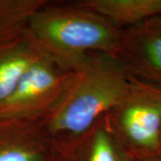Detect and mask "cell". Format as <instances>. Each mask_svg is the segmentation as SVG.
<instances>
[{
  "instance_id": "cell-8",
  "label": "cell",
  "mask_w": 161,
  "mask_h": 161,
  "mask_svg": "<svg viewBox=\"0 0 161 161\" xmlns=\"http://www.w3.org/2000/svg\"><path fill=\"white\" fill-rule=\"evenodd\" d=\"M89 161H122L115 136L104 127L96 130L91 139Z\"/></svg>"
},
{
  "instance_id": "cell-2",
  "label": "cell",
  "mask_w": 161,
  "mask_h": 161,
  "mask_svg": "<svg viewBox=\"0 0 161 161\" xmlns=\"http://www.w3.org/2000/svg\"><path fill=\"white\" fill-rule=\"evenodd\" d=\"M28 30L37 51L69 70L92 53L115 56L123 33L107 19L79 5L43 6L31 19Z\"/></svg>"
},
{
  "instance_id": "cell-4",
  "label": "cell",
  "mask_w": 161,
  "mask_h": 161,
  "mask_svg": "<svg viewBox=\"0 0 161 161\" xmlns=\"http://www.w3.org/2000/svg\"><path fill=\"white\" fill-rule=\"evenodd\" d=\"M115 57L132 77L161 86V16L123 32Z\"/></svg>"
},
{
  "instance_id": "cell-9",
  "label": "cell",
  "mask_w": 161,
  "mask_h": 161,
  "mask_svg": "<svg viewBox=\"0 0 161 161\" xmlns=\"http://www.w3.org/2000/svg\"><path fill=\"white\" fill-rule=\"evenodd\" d=\"M0 161H42L36 150L23 147H10L0 150Z\"/></svg>"
},
{
  "instance_id": "cell-3",
  "label": "cell",
  "mask_w": 161,
  "mask_h": 161,
  "mask_svg": "<svg viewBox=\"0 0 161 161\" xmlns=\"http://www.w3.org/2000/svg\"><path fill=\"white\" fill-rule=\"evenodd\" d=\"M114 111L122 140L138 158L161 156V86L132 77Z\"/></svg>"
},
{
  "instance_id": "cell-5",
  "label": "cell",
  "mask_w": 161,
  "mask_h": 161,
  "mask_svg": "<svg viewBox=\"0 0 161 161\" xmlns=\"http://www.w3.org/2000/svg\"><path fill=\"white\" fill-rule=\"evenodd\" d=\"M74 74L38 51L11 98L4 105L14 108H41L57 104Z\"/></svg>"
},
{
  "instance_id": "cell-6",
  "label": "cell",
  "mask_w": 161,
  "mask_h": 161,
  "mask_svg": "<svg viewBox=\"0 0 161 161\" xmlns=\"http://www.w3.org/2000/svg\"><path fill=\"white\" fill-rule=\"evenodd\" d=\"M79 6L98 14L116 27H133L161 16V0H87Z\"/></svg>"
},
{
  "instance_id": "cell-1",
  "label": "cell",
  "mask_w": 161,
  "mask_h": 161,
  "mask_svg": "<svg viewBox=\"0 0 161 161\" xmlns=\"http://www.w3.org/2000/svg\"><path fill=\"white\" fill-rule=\"evenodd\" d=\"M132 77L115 56L92 53L74 69L69 84L54 108L49 128L80 135L98 118L114 110L129 92Z\"/></svg>"
},
{
  "instance_id": "cell-7",
  "label": "cell",
  "mask_w": 161,
  "mask_h": 161,
  "mask_svg": "<svg viewBox=\"0 0 161 161\" xmlns=\"http://www.w3.org/2000/svg\"><path fill=\"white\" fill-rule=\"evenodd\" d=\"M33 54L18 53L0 62V103L5 104L14 93L20 80L37 56Z\"/></svg>"
},
{
  "instance_id": "cell-10",
  "label": "cell",
  "mask_w": 161,
  "mask_h": 161,
  "mask_svg": "<svg viewBox=\"0 0 161 161\" xmlns=\"http://www.w3.org/2000/svg\"><path fill=\"white\" fill-rule=\"evenodd\" d=\"M137 161H161V156L149 157V158H138Z\"/></svg>"
}]
</instances>
